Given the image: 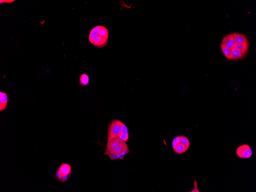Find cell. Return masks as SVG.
<instances>
[{
    "instance_id": "1",
    "label": "cell",
    "mask_w": 256,
    "mask_h": 192,
    "mask_svg": "<svg viewBox=\"0 0 256 192\" xmlns=\"http://www.w3.org/2000/svg\"><path fill=\"white\" fill-rule=\"evenodd\" d=\"M108 30L103 26L98 25L91 30L89 36L90 42L97 48L105 47L108 43Z\"/></svg>"
},
{
    "instance_id": "2",
    "label": "cell",
    "mask_w": 256,
    "mask_h": 192,
    "mask_svg": "<svg viewBox=\"0 0 256 192\" xmlns=\"http://www.w3.org/2000/svg\"><path fill=\"white\" fill-rule=\"evenodd\" d=\"M106 148L111 154L118 155L122 153L129 147L126 142L119 137H117L107 143Z\"/></svg>"
},
{
    "instance_id": "3",
    "label": "cell",
    "mask_w": 256,
    "mask_h": 192,
    "mask_svg": "<svg viewBox=\"0 0 256 192\" xmlns=\"http://www.w3.org/2000/svg\"><path fill=\"white\" fill-rule=\"evenodd\" d=\"M121 121L117 119L113 120L109 125L107 143L112 138L119 137L121 133Z\"/></svg>"
},
{
    "instance_id": "4",
    "label": "cell",
    "mask_w": 256,
    "mask_h": 192,
    "mask_svg": "<svg viewBox=\"0 0 256 192\" xmlns=\"http://www.w3.org/2000/svg\"><path fill=\"white\" fill-rule=\"evenodd\" d=\"M237 155L241 159H247L251 157L252 153L251 148L248 144L240 145L237 148Z\"/></svg>"
},
{
    "instance_id": "5",
    "label": "cell",
    "mask_w": 256,
    "mask_h": 192,
    "mask_svg": "<svg viewBox=\"0 0 256 192\" xmlns=\"http://www.w3.org/2000/svg\"><path fill=\"white\" fill-rule=\"evenodd\" d=\"M221 43L225 47L230 49H232L234 48L235 43L231 32V33L225 35L223 38Z\"/></svg>"
},
{
    "instance_id": "6",
    "label": "cell",
    "mask_w": 256,
    "mask_h": 192,
    "mask_svg": "<svg viewBox=\"0 0 256 192\" xmlns=\"http://www.w3.org/2000/svg\"><path fill=\"white\" fill-rule=\"evenodd\" d=\"M233 60H240L245 58L247 54L248 51L242 50L234 47L231 49Z\"/></svg>"
},
{
    "instance_id": "7",
    "label": "cell",
    "mask_w": 256,
    "mask_h": 192,
    "mask_svg": "<svg viewBox=\"0 0 256 192\" xmlns=\"http://www.w3.org/2000/svg\"><path fill=\"white\" fill-rule=\"evenodd\" d=\"M130 152V150H129V148H128L124 151L123 152H122V153L118 154V155H112L110 153V152H109L108 149H107V148H106L105 149V152L104 154L105 155H107V156H108L111 161H113L114 160H117V159H119V160H123L125 156H126Z\"/></svg>"
},
{
    "instance_id": "8",
    "label": "cell",
    "mask_w": 256,
    "mask_h": 192,
    "mask_svg": "<svg viewBox=\"0 0 256 192\" xmlns=\"http://www.w3.org/2000/svg\"><path fill=\"white\" fill-rule=\"evenodd\" d=\"M9 104V97L5 92H0V112L6 110Z\"/></svg>"
},
{
    "instance_id": "9",
    "label": "cell",
    "mask_w": 256,
    "mask_h": 192,
    "mask_svg": "<svg viewBox=\"0 0 256 192\" xmlns=\"http://www.w3.org/2000/svg\"><path fill=\"white\" fill-rule=\"evenodd\" d=\"M235 44L249 43L246 35L239 33L231 32Z\"/></svg>"
},
{
    "instance_id": "10",
    "label": "cell",
    "mask_w": 256,
    "mask_h": 192,
    "mask_svg": "<svg viewBox=\"0 0 256 192\" xmlns=\"http://www.w3.org/2000/svg\"><path fill=\"white\" fill-rule=\"evenodd\" d=\"M58 170L61 172L62 175H71V165L67 163H62L58 167Z\"/></svg>"
},
{
    "instance_id": "11",
    "label": "cell",
    "mask_w": 256,
    "mask_h": 192,
    "mask_svg": "<svg viewBox=\"0 0 256 192\" xmlns=\"http://www.w3.org/2000/svg\"><path fill=\"white\" fill-rule=\"evenodd\" d=\"M188 149V148L184 144L179 143L173 149L176 153L180 155L186 152Z\"/></svg>"
},
{
    "instance_id": "12",
    "label": "cell",
    "mask_w": 256,
    "mask_h": 192,
    "mask_svg": "<svg viewBox=\"0 0 256 192\" xmlns=\"http://www.w3.org/2000/svg\"><path fill=\"white\" fill-rule=\"evenodd\" d=\"M220 46L222 51H223V54H224L225 57L227 59L230 60H233L231 49L227 48V47H225L222 43H220Z\"/></svg>"
},
{
    "instance_id": "13",
    "label": "cell",
    "mask_w": 256,
    "mask_h": 192,
    "mask_svg": "<svg viewBox=\"0 0 256 192\" xmlns=\"http://www.w3.org/2000/svg\"><path fill=\"white\" fill-rule=\"evenodd\" d=\"M89 76L85 73L82 74L79 80V84L82 86H87L89 83Z\"/></svg>"
},
{
    "instance_id": "14",
    "label": "cell",
    "mask_w": 256,
    "mask_h": 192,
    "mask_svg": "<svg viewBox=\"0 0 256 192\" xmlns=\"http://www.w3.org/2000/svg\"><path fill=\"white\" fill-rule=\"evenodd\" d=\"M249 46V43H239V44H235L234 47L238 49L244 50V51H248Z\"/></svg>"
},
{
    "instance_id": "15",
    "label": "cell",
    "mask_w": 256,
    "mask_h": 192,
    "mask_svg": "<svg viewBox=\"0 0 256 192\" xmlns=\"http://www.w3.org/2000/svg\"><path fill=\"white\" fill-rule=\"evenodd\" d=\"M180 143L184 144L188 148L190 146V141L187 137L183 136H180Z\"/></svg>"
},
{
    "instance_id": "16",
    "label": "cell",
    "mask_w": 256,
    "mask_h": 192,
    "mask_svg": "<svg viewBox=\"0 0 256 192\" xmlns=\"http://www.w3.org/2000/svg\"><path fill=\"white\" fill-rule=\"evenodd\" d=\"M121 133L129 135L128 130L126 125L122 122H121Z\"/></svg>"
},
{
    "instance_id": "17",
    "label": "cell",
    "mask_w": 256,
    "mask_h": 192,
    "mask_svg": "<svg viewBox=\"0 0 256 192\" xmlns=\"http://www.w3.org/2000/svg\"><path fill=\"white\" fill-rule=\"evenodd\" d=\"M180 143V136H177L174 138L172 142L173 148H175L178 144Z\"/></svg>"
},
{
    "instance_id": "18",
    "label": "cell",
    "mask_w": 256,
    "mask_h": 192,
    "mask_svg": "<svg viewBox=\"0 0 256 192\" xmlns=\"http://www.w3.org/2000/svg\"><path fill=\"white\" fill-rule=\"evenodd\" d=\"M69 177H71L70 175H62L60 178L59 181L62 183L67 182L68 179H69Z\"/></svg>"
},
{
    "instance_id": "19",
    "label": "cell",
    "mask_w": 256,
    "mask_h": 192,
    "mask_svg": "<svg viewBox=\"0 0 256 192\" xmlns=\"http://www.w3.org/2000/svg\"><path fill=\"white\" fill-rule=\"evenodd\" d=\"M119 138H120L121 140L126 142L127 141L129 138V135H127L124 134V133H121L120 135L119 136Z\"/></svg>"
},
{
    "instance_id": "20",
    "label": "cell",
    "mask_w": 256,
    "mask_h": 192,
    "mask_svg": "<svg viewBox=\"0 0 256 192\" xmlns=\"http://www.w3.org/2000/svg\"><path fill=\"white\" fill-rule=\"evenodd\" d=\"M194 189L191 191H189L190 192H200V191L198 190V187H197V184L196 180L194 179Z\"/></svg>"
},
{
    "instance_id": "21",
    "label": "cell",
    "mask_w": 256,
    "mask_h": 192,
    "mask_svg": "<svg viewBox=\"0 0 256 192\" xmlns=\"http://www.w3.org/2000/svg\"><path fill=\"white\" fill-rule=\"evenodd\" d=\"M15 0H1L0 1V4L4 3H7L8 4H11L14 2Z\"/></svg>"
},
{
    "instance_id": "22",
    "label": "cell",
    "mask_w": 256,
    "mask_h": 192,
    "mask_svg": "<svg viewBox=\"0 0 256 192\" xmlns=\"http://www.w3.org/2000/svg\"><path fill=\"white\" fill-rule=\"evenodd\" d=\"M62 174H61V172H60L59 170L58 169V170H57V171H56V178L57 179H58V180H59L61 176H62Z\"/></svg>"
}]
</instances>
